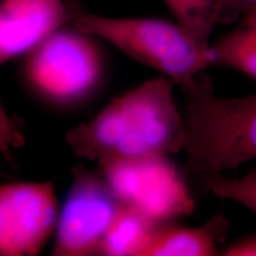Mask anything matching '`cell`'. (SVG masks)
I'll use <instances>...</instances> for the list:
<instances>
[{"label": "cell", "instance_id": "cell-1", "mask_svg": "<svg viewBox=\"0 0 256 256\" xmlns=\"http://www.w3.org/2000/svg\"><path fill=\"white\" fill-rule=\"evenodd\" d=\"M174 82L156 77L122 94L92 120L70 129L66 142L74 156L99 162L178 154L185 140Z\"/></svg>", "mask_w": 256, "mask_h": 256}, {"label": "cell", "instance_id": "cell-2", "mask_svg": "<svg viewBox=\"0 0 256 256\" xmlns=\"http://www.w3.org/2000/svg\"><path fill=\"white\" fill-rule=\"evenodd\" d=\"M185 96L187 167L203 184L256 158V94L216 96L208 74H198L182 88Z\"/></svg>", "mask_w": 256, "mask_h": 256}, {"label": "cell", "instance_id": "cell-3", "mask_svg": "<svg viewBox=\"0 0 256 256\" xmlns=\"http://www.w3.org/2000/svg\"><path fill=\"white\" fill-rule=\"evenodd\" d=\"M106 72L98 38L70 24L25 55L22 79L28 92L43 106L70 111L96 97Z\"/></svg>", "mask_w": 256, "mask_h": 256}, {"label": "cell", "instance_id": "cell-4", "mask_svg": "<svg viewBox=\"0 0 256 256\" xmlns=\"http://www.w3.org/2000/svg\"><path fill=\"white\" fill-rule=\"evenodd\" d=\"M72 25L160 72L182 88L214 64L210 45L198 42L176 22L82 14Z\"/></svg>", "mask_w": 256, "mask_h": 256}, {"label": "cell", "instance_id": "cell-5", "mask_svg": "<svg viewBox=\"0 0 256 256\" xmlns=\"http://www.w3.org/2000/svg\"><path fill=\"white\" fill-rule=\"evenodd\" d=\"M98 173L120 202L156 225L190 214L194 202L180 171L167 156L112 160Z\"/></svg>", "mask_w": 256, "mask_h": 256}, {"label": "cell", "instance_id": "cell-6", "mask_svg": "<svg viewBox=\"0 0 256 256\" xmlns=\"http://www.w3.org/2000/svg\"><path fill=\"white\" fill-rule=\"evenodd\" d=\"M72 182L55 228L52 256H98L122 203L98 172L72 169Z\"/></svg>", "mask_w": 256, "mask_h": 256}, {"label": "cell", "instance_id": "cell-7", "mask_svg": "<svg viewBox=\"0 0 256 256\" xmlns=\"http://www.w3.org/2000/svg\"><path fill=\"white\" fill-rule=\"evenodd\" d=\"M52 182L0 183V256H36L55 232Z\"/></svg>", "mask_w": 256, "mask_h": 256}, {"label": "cell", "instance_id": "cell-8", "mask_svg": "<svg viewBox=\"0 0 256 256\" xmlns=\"http://www.w3.org/2000/svg\"><path fill=\"white\" fill-rule=\"evenodd\" d=\"M82 14L76 0H0V66Z\"/></svg>", "mask_w": 256, "mask_h": 256}, {"label": "cell", "instance_id": "cell-9", "mask_svg": "<svg viewBox=\"0 0 256 256\" xmlns=\"http://www.w3.org/2000/svg\"><path fill=\"white\" fill-rule=\"evenodd\" d=\"M229 229L221 214L200 228H183L169 224L156 227L142 256H210L218 252Z\"/></svg>", "mask_w": 256, "mask_h": 256}, {"label": "cell", "instance_id": "cell-10", "mask_svg": "<svg viewBox=\"0 0 256 256\" xmlns=\"http://www.w3.org/2000/svg\"><path fill=\"white\" fill-rule=\"evenodd\" d=\"M155 223L122 205L99 248L98 256H142Z\"/></svg>", "mask_w": 256, "mask_h": 256}, {"label": "cell", "instance_id": "cell-11", "mask_svg": "<svg viewBox=\"0 0 256 256\" xmlns=\"http://www.w3.org/2000/svg\"><path fill=\"white\" fill-rule=\"evenodd\" d=\"M214 64L240 72L256 81V37L244 23L210 45Z\"/></svg>", "mask_w": 256, "mask_h": 256}, {"label": "cell", "instance_id": "cell-12", "mask_svg": "<svg viewBox=\"0 0 256 256\" xmlns=\"http://www.w3.org/2000/svg\"><path fill=\"white\" fill-rule=\"evenodd\" d=\"M176 23L194 39L210 45L212 32L220 24L221 0H164Z\"/></svg>", "mask_w": 256, "mask_h": 256}, {"label": "cell", "instance_id": "cell-13", "mask_svg": "<svg viewBox=\"0 0 256 256\" xmlns=\"http://www.w3.org/2000/svg\"><path fill=\"white\" fill-rule=\"evenodd\" d=\"M202 185L220 198L239 202L256 212V170L240 180H229L220 174Z\"/></svg>", "mask_w": 256, "mask_h": 256}, {"label": "cell", "instance_id": "cell-14", "mask_svg": "<svg viewBox=\"0 0 256 256\" xmlns=\"http://www.w3.org/2000/svg\"><path fill=\"white\" fill-rule=\"evenodd\" d=\"M25 144L23 120L10 115L0 100V155L10 164L14 166V153Z\"/></svg>", "mask_w": 256, "mask_h": 256}, {"label": "cell", "instance_id": "cell-15", "mask_svg": "<svg viewBox=\"0 0 256 256\" xmlns=\"http://www.w3.org/2000/svg\"><path fill=\"white\" fill-rule=\"evenodd\" d=\"M256 16V0H221L220 24Z\"/></svg>", "mask_w": 256, "mask_h": 256}, {"label": "cell", "instance_id": "cell-16", "mask_svg": "<svg viewBox=\"0 0 256 256\" xmlns=\"http://www.w3.org/2000/svg\"><path fill=\"white\" fill-rule=\"evenodd\" d=\"M222 254L227 256H256V238L244 239L226 248Z\"/></svg>", "mask_w": 256, "mask_h": 256}, {"label": "cell", "instance_id": "cell-17", "mask_svg": "<svg viewBox=\"0 0 256 256\" xmlns=\"http://www.w3.org/2000/svg\"><path fill=\"white\" fill-rule=\"evenodd\" d=\"M242 23L247 25L248 27L250 28V30L252 32V34L256 37V16L242 19Z\"/></svg>", "mask_w": 256, "mask_h": 256}]
</instances>
